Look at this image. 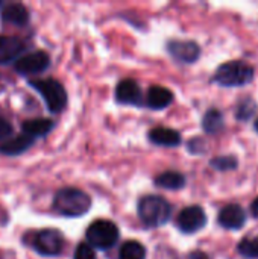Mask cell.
<instances>
[{
    "mask_svg": "<svg viewBox=\"0 0 258 259\" xmlns=\"http://www.w3.org/2000/svg\"><path fill=\"white\" fill-rule=\"evenodd\" d=\"M52 206L56 214L68 219H76L90 211L91 199L85 191L79 188L65 187L55 193Z\"/></svg>",
    "mask_w": 258,
    "mask_h": 259,
    "instance_id": "obj_1",
    "label": "cell"
},
{
    "mask_svg": "<svg viewBox=\"0 0 258 259\" xmlns=\"http://www.w3.org/2000/svg\"><path fill=\"white\" fill-rule=\"evenodd\" d=\"M21 241L41 256H58L64 250V235L58 229H38L23 234Z\"/></svg>",
    "mask_w": 258,
    "mask_h": 259,
    "instance_id": "obj_2",
    "label": "cell"
},
{
    "mask_svg": "<svg viewBox=\"0 0 258 259\" xmlns=\"http://www.w3.org/2000/svg\"><path fill=\"white\" fill-rule=\"evenodd\" d=\"M29 87L33 88L43 99L46 108L53 112L58 114L61 111H64V108L67 106V91L64 88V85L53 79V77H46V79H30L29 80Z\"/></svg>",
    "mask_w": 258,
    "mask_h": 259,
    "instance_id": "obj_3",
    "label": "cell"
},
{
    "mask_svg": "<svg viewBox=\"0 0 258 259\" xmlns=\"http://www.w3.org/2000/svg\"><path fill=\"white\" fill-rule=\"evenodd\" d=\"M170 214L172 206L161 196H146L138 203V217L146 226L158 228L169 222Z\"/></svg>",
    "mask_w": 258,
    "mask_h": 259,
    "instance_id": "obj_4",
    "label": "cell"
},
{
    "mask_svg": "<svg viewBox=\"0 0 258 259\" xmlns=\"http://www.w3.org/2000/svg\"><path fill=\"white\" fill-rule=\"evenodd\" d=\"M254 79V67L243 61H230L222 64L214 80L222 87H243Z\"/></svg>",
    "mask_w": 258,
    "mask_h": 259,
    "instance_id": "obj_5",
    "label": "cell"
},
{
    "mask_svg": "<svg viewBox=\"0 0 258 259\" xmlns=\"http://www.w3.org/2000/svg\"><path fill=\"white\" fill-rule=\"evenodd\" d=\"M87 241L91 247L108 250L116 246L119 241V228L109 220H96L93 222L85 232Z\"/></svg>",
    "mask_w": 258,
    "mask_h": 259,
    "instance_id": "obj_6",
    "label": "cell"
},
{
    "mask_svg": "<svg viewBox=\"0 0 258 259\" xmlns=\"http://www.w3.org/2000/svg\"><path fill=\"white\" fill-rule=\"evenodd\" d=\"M50 67V56L44 50H35L24 53L20 59L14 62V70L18 74L30 76V74H40L46 71Z\"/></svg>",
    "mask_w": 258,
    "mask_h": 259,
    "instance_id": "obj_7",
    "label": "cell"
},
{
    "mask_svg": "<svg viewBox=\"0 0 258 259\" xmlns=\"http://www.w3.org/2000/svg\"><path fill=\"white\" fill-rule=\"evenodd\" d=\"M207 225L205 211L201 206H187L176 217V226L184 234H195Z\"/></svg>",
    "mask_w": 258,
    "mask_h": 259,
    "instance_id": "obj_8",
    "label": "cell"
},
{
    "mask_svg": "<svg viewBox=\"0 0 258 259\" xmlns=\"http://www.w3.org/2000/svg\"><path fill=\"white\" fill-rule=\"evenodd\" d=\"M26 52V41L15 35H0V65L15 62Z\"/></svg>",
    "mask_w": 258,
    "mask_h": 259,
    "instance_id": "obj_9",
    "label": "cell"
},
{
    "mask_svg": "<svg viewBox=\"0 0 258 259\" xmlns=\"http://www.w3.org/2000/svg\"><path fill=\"white\" fill-rule=\"evenodd\" d=\"M0 18L5 24L23 27L29 23L30 14L26 5L20 2H11V3H5L3 8L0 9Z\"/></svg>",
    "mask_w": 258,
    "mask_h": 259,
    "instance_id": "obj_10",
    "label": "cell"
},
{
    "mask_svg": "<svg viewBox=\"0 0 258 259\" xmlns=\"http://www.w3.org/2000/svg\"><path fill=\"white\" fill-rule=\"evenodd\" d=\"M36 140H33L32 137L26 135V134H18L11 137L9 140L0 143V155H5L8 158H15L23 155L24 152H27Z\"/></svg>",
    "mask_w": 258,
    "mask_h": 259,
    "instance_id": "obj_11",
    "label": "cell"
},
{
    "mask_svg": "<svg viewBox=\"0 0 258 259\" xmlns=\"http://www.w3.org/2000/svg\"><path fill=\"white\" fill-rule=\"evenodd\" d=\"M169 53L179 62L192 64L199 58V46L193 41H170L167 44Z\"/></svg>",
    "mask_w": 258,
    "mask_h": 259,
    "instance_id": "obj_12",
    "label": "cell"
},
{
    "mask_svg": "<svg viewBox=\"0 0 258 259\" xmlns=\"http://www.w3.org/2000/svg\"><path fill=\"white\" fill-rule=\"evenodd\" d=\"M219 223L225 229L237 231L245 226L246 223V214L242 206L239 205H228L219 212Z\"/></svg>",
    "mask_w": 258,
    "mask_h": 259,
    "instance_id": "obj_13",
    "label": "cell"
},
{
    "mask_svg": "<svg viewBox=\"0 0 258 259\" xmlns=\"http://www.w3.org/2000/svg\"><path fill=\"white\" fill-rule=\"evenodd\" d=\"M116 99L125 105H140L141 90L135 80L125 79V80L119 82V85L116 88Z\"/></svg>",
    "mask_w": 258,
    "mask_h": 259,
    "instance_id": "obj_14",
    "label": "cell"
},
{
    "mask_svg": "<svg viewBox=\"0 0 258 259\" xmlns=\"http://www.w3.org/2000/svg\"><path fill=\"white\" fill-rule=\"evenodd\" d=\"M20 127L23 134L32 137L33 140H38L46 137L55 127V121L50 118H30L24 120Z\"/></svg>",
    "mask_w": 258,
    "mask_h": 259,
    "instance_id": "obj_15",
    "label": "cell"
},
{
    "mask_svg": "<svg viewBox=\"0 0 258 259\" xmlns=\"http://www.w3.org/2000/svg\"><path fill=\"white\" fill-rule=\"evenodd\" d=\"M146 102H148V106L152 109H164L173 102V94L170 90L155 85L149 88Z\"/></svg>",
    "mask_w": 258,
    "mask_h": 259,
    "instance_id": "obj_16",
    "label": "cell"
},
{
    "mask_svg": "<svg viewBox=\"0 0 258 259\" xmlns=\"http://www.w3.org/2000/svg\"><path fill=\"white\" fill-rule=\"evenodd\" d=\"M149 138L154 144L164 147H175L181 143V135L170 127H154L149 132Z\"/></svg>",
    "mask_w": 258,
    "mask_h": 259,
    "instance_id": "obj_17",
    "label": "cell"
},
{
    "mask_svg": "<svg viewBox=\"0 0 258 259\" xmlns=\"http://www.w3.org/2000/svg\"><path fill=\"white\" fill-rule=\"evenodd\" d=\"M155 184L164 190H179L186 185V178L178 171H164L157 176Z\"/></svg>",
    "mask_w": 258,
    "mask_h": 259,
    "instance_id": "obj_18",
    "label": "cell"
},
{
    "mask_svg": "<svg viewBox=\"0 0 258 259\" xmlns=\"http://www.w3.org/2000/svg\"><path fill=\"white\" fill-rule=\"evenodd\" d=\"M204 131L207 134L216 135L224 129V115L222 112H219L217 109H210L205 115H204V121H202Z\"/></svg>",
    "mask_w": 258,
    "mask_h": 259,
    "instance_id": "obj_19",
    "label": "cell"
},
{
    "mask_svg": "<svg viewBox=\"0 0 258 259\" xmlns=\"http://www.w3.org/2000/svg\"><path fill=\"white\" fill-rule=\"evenodd\" d=\"M146 249L138 241H126L119 252V259H144Z\"/></svg>",
    "mask_w": 258,
    "mask_h": 259,
    "instance_id": "obj_20",
    "label": "cell"
},
{
    "mask_svg": "<svg viewBox=\"0 0 258 259\" xmlns=\"http://www.w3.org/2000/svg\"><path fill=\"white\" fill-rule=\"evenodd\" d=\"M239 252L245 258L258 259V237L246 238L239 244Z\"/></svg>",
    "mask_w": 258,
    "mask_h": 259,
    "instance_id": "obj_21",
    "label": "cell"
},
{
    "mask_svg": "<svg viewBox=\"0 0 258 259\" xmlns=\"http://www.w3.org/2000/svg\"><path fill=\"white\" fill-rule=\"evenodd\" d=\"M211 165L220 171H228L237 167V161L234 156H217L211 161Z\"/></svg>",
    "mask_w": 258,
    "mask_h": 259,
    "instance_id": "obj_22",
    "label": "cell"
},
{
    "mask_svg": "<svg viewBox=\"0 0 258 259\" xmlns=\"http://www.w3.org/2000/svg\"><path fill=\"white\" fill-rule=\"evenodd\" d=\"M73 259H96L94 249L88 244V243H81L78 244Z\"/></svg>",
    "mask_w": 258,
    "mask_h": 259,
    "instance_id": "obj_23",
    "label": "cell"
},
{
    "mask_svg": "<svg viewBox=\"0 0 258 259\" xmlns=\"http://www.w3.org/2000/svg\"><path fill=\"white\" fill-rule=\"evenodd\" d=\"M254 111H255V103L252 100H245L240 103V106L237 109V117L240 120H246L254 114Z\"/></svg>",
    "mask_w": 258,
    "mask_h": 259,
    "instance_id": "obj_24",
    "label": "cell"
},
{
    "mask_svg": "<svg viewBox=\"0 0 258 259\" xmlns=\"http://www.w3.org/2000/svg\"><path fill=\"white\" fill-rule=\"evenodd\" d=\"M12 134H14V126H12V123H11L8 118H5V117L0 115V141L3 143V141L9 140L11 137H14Z\"/></svg>",
    "mask_w": 258,
    "mask_h": 259,
    "instance_id": "obj_25",
    "label": "cell"
},
{
    "mask_svg": "<svg viewBox=\"0 0 258 259\" xmlns=\"http://www.w3.org/2000/svg\"><path fill=\"white\" fill-rule=\"evenodd\" d=\"M186 259H210L208 258V255L205 253V252H202V250H195V252H190L189 253V256Z\"/></svg>",
    "mask_w": 258,
    "mask_h": 259,
    "instance_id": "obj_26",
    "label": "cell"
},
{
    "mask_svg": "<svg viewBox=\"0 0 258 259\" xmlns=\"http://www.w3.org/2000/svg\"><path fill=\"white\" fill-rule=\"evenodd\" d=\"M251 214H252L255 219H258V197L252 202V205H251Z\"/></svg>",
    "mask_w": 258,
    "mask_h": 259,
    "instance_id": "obj_27",
    "label": "cell"
},
{
    "mask_svg": "<svg viewBox=\"0 0 258 259\" xmlns=\"http://www.w3.org/2000/svg\"><path fill=\"white\" fill-rule=\"evenodd\" d=\"M0 259H5V253L2 250H0Z\"/></svg>",
    "mask_w": 258,
    "mask_h": 259,
    "instance_id": "obj_28",
    "label": "cell"
},
{
    "mask_svg": "<svg viewBox=\"0 0 258 259\" xmlns=\"http://www.w3.org/2000/svg\"><path fill=\"white\" fill-rule=\"evenodd\" d=\"M255 129L258 131V118H257V121H255Z\"/></svg>",
    "mask_w": 258,
    "mask_h": 259,
    "instance_id": "obj_29",
    "label": "cell"
},
{
    "mask_svg": "<svg viewBox=\"0 0 258 259\" xmlns=\"http://www.w3.org/2000/svg\"><path fill=\"white\" fill-rule=\"evenodd\" d=\"M3 5H5V3H3V2H0V8H3Z\"/></svg>",
    "mask_w": 258,
    "mask_h": 259,
    "instance_id": "obj_30",
    "label": "cell"
}]
</instances>
